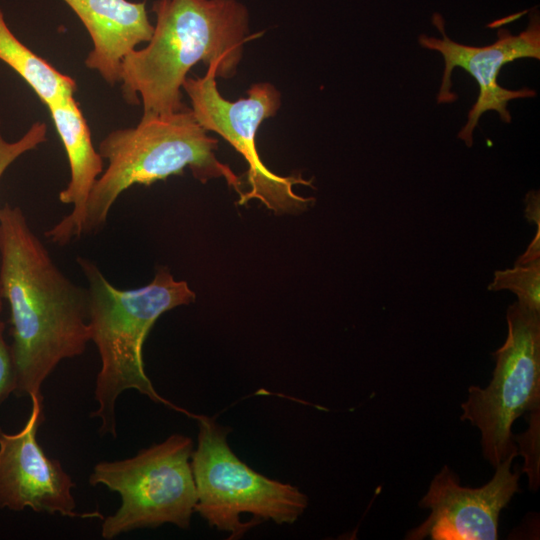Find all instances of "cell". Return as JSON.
<instances>
[{
	"mask_svg": "<svg viewBox=\"0 0 540 540\" xmlns=\"http://www.w3.org/2000/svg\"><path fill=\"white\" fill-rule=\"evenodd\" d=\"M193 450L190 437L173 434L130 458L97 463L89 484L103 485L121 497L117 511L102 519V538L163 524L188 529L197 501Z\"/></svg>",
	"mask_w": 540,
	"mask_h": 540,
	"instance_id": "cell-6",
	"label": "cell"
},
{
	"mask_svg": "<svg viewBox=\"0 0 540 540\" xmlns=\"http://www.w3.org/2000/svg\"><path fill=\"white\" fill-rule=\"evenodd\" d=\"M3 295L0 287V407L14 394L16 389V372L11 351L4 337L5 324L1 320Z\"/></svg>",
	"mask_w": 540,
	"mask_h": 540,
	"instance_id": "cell-18",
	"label": "cell"
},
{
	"mask_svg": "<svg viewBox=\"0 0 540 540\" xmlns=\"http://www.w3.org/2000/svg\"><path fill=\"white\" fill-rule=\"evenodd\" d=\"M433 24L442 33V39L421 35L419 43L424 48L439 52L444 59L445 68L437 102L443 104L457 100V95L451 91L452 71L456 67L466 70L479 86L478 98L468 112L467 123L458 133V138L467 147H471L473 131L484 112L496 111L503 122L510 123L512 119L507 109L508 102L536 96V91L527 87L519 90L501 87L497 77L506 63L519 58L540 59L539 16L533 13L528 27L518 35L499 29L497 41L483 47L463 45L451 40L445 33L443 18L437 13L433 15Z\"/></svg>",
	"mask_w": 540,
	"mask_h": 540,
	"instance_id": "cell-9",
	"label": "cell"
},
{
	"mask_svg": "<svg viewBox=\"0 0 540 540\" xmlns=\"http://www.w3.org/2000/svg\"><path fill=\"white\" fill-rule=\"evenodd\" d=\"M516 456L505 458L495 467L492 479L478 488L461 486L458 476L444 465L419 502L430 510L429 516L406 539H498L499 515L520 491V472L511 470Z\"/></svg>",
	"mask_w": 540,
	"mask_h": 540,
	"instance_id": "cell-11",
	"label": "cell"
},
{
	"mask_svg": "<svg viewBox=\"0 0 540 540\" xmlns=\"http://www.w3.org/2000/svg\"><path fill=\"white\" fill-rule=\"evenodd\" d=\"M1 123V121H0ZM47 140V125L35 122L17 141H6L0 132V178L6 169L22 154L37 148Z\"/></svg>",
	"mask_w": 540,
	"mask_h": 540,
	"instance_id": "cell-16",
	"label": "cell"
},
{
	"mask_svg": "<svg viewBox=\"0 0 540 540\" xmlns=\"http://www.w3.org/2000/svg\"><path fill=\"white\" fill-rule=\"evenodd\" d=\"M87 290V322L90 341L100 357L91 417L100 422L101 436L117 438L116 402L127 390H136L156 403L173 407L161 397L148 378L143 345L158 318L196 299L183 280H176L166 266H159L150 283L122 290L111 284L91 260L78 257Z\"/></svg>",
	"mask_w": 540,
	"mask_h": 540,
	"instance_id": "cell-3",
	"label": "cell"
},
{
	"mask_svg": "<svg viewBox=\"0 0 540 540\" xmlns=\"http://www.w3.org/2000/svg\"><path fill=\"white\" fill-rule=\"evenodd\" d=\"M198 444L191 456L197 501L195 512L209 526L243 536L251 526L242 521L250 514L258 525L294 523L308 505V497L297 487L270 479L241 461L227 443L230 428L201 415Z\"/></svg>",
	"mask_w": 540,
	"mask_h": 540,
	"instance_id": "cell-5",
	"label": "cell"
},
{
	"mask_svg": "<svg viewBox=\"0 0 540 540\" xmlns=\"http://www.w3.org/2000/svg\"><path fill=\"white\" fill-rule=\"evenodd\" d=\"M51 119L64 146L70 180L60 191L59 200L73 206L46 237L63 246L82 236L85 206L90 192L103 172V158L94 148L91 133L74 95L48 106Z\"/></svg>",
	"mask_w": 540,
	"mask_h": 540,
	"instance_id": "cell-13",
	"label": "cell"
},
{
	"mask_svg": "<svg viewBox=\"0 0 540 540\" xmlns=\"http://www.w3.org/2000/svg\"><path fill=\"white\" fill-rule=\"evenodd\" d=\"M156 24L148 45L122 60L121 91L143 114H172L187 109L181 88L198 62L231 78L249 34L248 10L238 0H156Z\"/></svg>",
	"mask_w": 540,
	"mask_h": 540,
	"instance_id": "cell-2",
	"label": "cell"
},
{
	"mask_svg": "<svg viewBox=\"0 0 540 540\" xmlns=\"http://www.w3.org/2000/svg\"><path fill=\"white\" fill-rule=\"evenodd\" d=\"M524 13H526V11H524L523 13H518V14H515V15H512V16H509L505 19H502L501 21H495L494 23L490 24L491 27H494V26H499L501 24H504V23H507V22H510V21H513L515 20L516 18L518 17H521Z\"/></svg>",
	"mask_w": 540,
	"mask_h": 540,
	"instance_id": "cell-19",
	"label": "cell"
},
{
	"mask_svg": "<svg viewBox=\"0 0 540 540\" xmlns=\"http://www.w3.org/2000/svg\"><path fill=\"white\" fill-rule=\"evenodd\" d=\"M31 411L21 430L0 427V509L26 508L36 513L93 519L99 512H79L72 494L75 486L61 462L49 457L37 439L45 420L42 394L30 396Z\"/></svg>",
	"mask_w": 540,
	"mask_h": 540,
	"instance_id": "cell-10",
	"label": "cell"
},
{
	"mask_svg": "<svg viewBox=\"0 0 540 540\" xmlns=\"http://www.w3.org/2000/svg\"><path fill=\"white\" fill-rule=\"evenodd\" d=\"M504 289L515 293L524 307L540 312V259L516 261L511 269L495 271L488 290Z\"/></svg>",
	"mask_w": 540,
	"mask_h": 540,
	"instance_id": "cell-15",
	"label": "cell"
},
{
	"mask_svg": "<svg viewBox=\"0 0 540 540\" xmlns=\"http://www.w3.org/2000/svg\"><path fill=\"white\" fill-rule=\"evenodd\" d=\"M217 147V139L199 125L190 108L172 114H143L135 127L110 132L97 149L108 166L88 197L82 236L106 225L113 204L131 186H148L181 175L185 168L202 183L224 178L240 197L241 179L217 159Z\"/></svg>",
	"mask_w": 540,
	"mask_h": 540,
	"instance_id": "cell-4",
	"label": "cell"
},
{
	"mask_svg": "<svg viewBox=\"0 0 540 540\" xmlns=\"http://www.w3.org/2000/svg\"><path fill=\"white\" fill-rule=\"evenodd\" d=\"M506 319L507 338L493 353L489 385L470 386L461 405V420L479 429L483 456L494 468L509 455H518L515 420L540 406V312L515 302Z\"/></svg>",
	"mask_w": 540,
	"mask_h": 540,
	"instance_id": "cell-7",
	"label": "cell"
},
{
	"mask_svg": "<svg viewBox=\"0 0 540 540\" xmlns=\"http://www.w3.org/2000/svg\"><path fill=\"white\" fill-rule=\"evenodd\" d=\"M87 29L93 48L85 65L110 85L120 82L123 58L148 42L154 26L144 2L129 0H63Z\"/></svg>",
	"mask_w": 540,
	"mask_h": 540,
	"instance_id": "cell-12",
	"label": "cell"
},
{
	"mask_svg": "<svg viewBox=\"0 0 540 540\" xmlns=\"http://www.w3.org/2000/svg\"><path fill=\"white\" fill-rule=\"evenodd\" d=\"M531 420L528 430L518 435L515 442H519L520 451L525 458L524 471L529 476L531 489L539 486V409L530 412Z\"/></svg>",
	"mask_w": 540,
	"mask_h": 540,
	"instance_id": "cell-17",
	"label": "cell"
},
{
	"mask_svg": "<svg viewBox=\"0 0 540 540\" xmlns=\"http://www.w3.org/2000/svg\"><path fill=\"white\" fill-rule=\"evenodd\" d=\"M0 287L10 309L17 397L41 387L90 342L87 290L74 284L17 206L0 207Z\"/></svg>",
	"mask_w": 540,
	"mask_h": 540,
	"instance_id": "cell-1",
	"label": "cell"
},
{
	"mask_svg": "<svg viewBox=\"0 0 540 540\" xmlns=\"http://www.w3.org/2000/svg\"><path fill=\"white\" fill-rule=\"evenodd\" d=\"M0 60L12 68L47 107L74 95L77 85L25 46L8 27L0 10Z\"/></svg>",
	"mask_w": 540,
	"mask_h": 540,
	"instance_id": "cell-14",
	"label": "cell"
},
{
	"mask_svg": "<svg viewBox=\"0 0 540 540\" xmlns=\"http://www.w3.org/2000/svg\"><path fill=\"white\" fill-rule=\"evenodd\" d=\"M203 77H187L182 89L191 101V111L199 125L222 136L239 152L248 164L249 189L239 197L237 204L260 201L275 214L305 211L313 198L300 196L296 185L312 186L310 180L297 176H281L270 171L260 159L256 147V133L260 124L273 117L281 106V95L270 83L253 84L247 97L231 102L219 92L216 70L207 67Z\"/></svg>",
	"mask_w": 540,
	"mask_h": 540,
	"instance_id": "cell-8",
	"label": "cell"
}]
</instances>
